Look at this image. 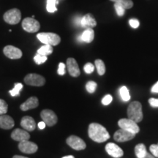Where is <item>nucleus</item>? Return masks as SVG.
Returning <instances> with one entry per match:
<instances>
[{
  "instance_id": "34",
  "label": "nucleus",
  "mask_w": 158,
  "mask_h": 158,
  "mask_svg": "<svg viewBox=\"0 0 158 158\" xmlns=\"http://www.w3.org/2000/svg\"><path fill=\"white\" fill-rule=\"evenodd\" d=\"M149 150L154 157L158 158V144H152L150 146Z\"/></svg>"
},
{
  "instance_id": "32",
  "label": "nucleus",
  "mask_w": 158,
  "mask_h": 158,
  "mask_svg": "<svg viewBox=\"0 0 158 158\" xmlns=\"http://www.w3.org/2000/svg\"><path fill=\"white\" fill-rule=\"evenodd\" d=\"M84 72L86 73L91 74V73H92L94 72V66L92 64V63L88 62V63H86V64L84 65Z\"/></svg>"
},
{
  "instance_id": "16",
  "label": "nucleus",
  "mask_w": 158,
  "mask_h": 158,
  "mask_svg": "<svg viewBox=\"0 0 158 158\" xmlns=\"http://www.w3.org/2000/svg\"><path fill=\"white\" fill-rule=\"evenodd\" d=\"M11 138L16 141H23L29 140L30 138V135L28 132L21 129H15L11 133Z\"/></svg>"
},
{
  "instance_id": "5",
  "label": "nucleus",
  "mask_w": 158,
  "mask_h": 158,
  "mask_svg": "<svg viewBox=\"0 0 158 158\" xmlns=\"http://www.w3.org/2000/svg\"><path fill=\"white\" fill-rule=\"evenodd\" d=\"M118 124L121 129H124L133 133H138L140 131V128L137 123L130 118H121L118 120Z\"/></svg>"
},
{
  "instance_id": "13",
  "label": "nucleus",
  "mask_w": 158,
  "mask_h": 158,
  "mask_svg": "<svg viewBox=\"0 0 158 158\" xmlns=\"http://www.w3.org/2000/svg\"><path fill=\"white\" fill-rule=\"evenodd\" d=\"M4 54L11 59H18L22 56V51L13 45H7L3 49Z\"/></svg>"
},
{
  "instance_id": "26",
  "label": "nucleus",
  "mask_w": 158,
  "mask_h": 158,
  "mask_svg": "<svg viewBox=\"0 0 158 158\" xmlns=\"http://www.w3.org/2000/svg\"><path fill=\"white\" fill-rule=\"evenodd\" d=\"M59 4V1L57 0H47L46 9L48 13H54L57 10L56 5Z\"/></svg>"
},
{
  "instance_id": "10",
  "label": "nucleus",
  "mask_w": 158,
  "mask_h": 158,
  "mask_svg": "<svg viewBox=\"0 0 158 158\" xmlns=\"http://www.w3.org/2000/svg\"><path fill=\"white\" fill-rule=\"evenodd\" d=\"M135 134L124 129L118 130L114 133V139L117 142H125L130 141L135 138Z\"/></svg>"
},
{
  "instance_id": "41",
  "label": "nucleus",
  "mask_w": 158,
  "mask_h": 158,
  "mask_svg": "<svg viewBox=\"0 0 158 158\" xmlns=\"http://www.w3.org/2000/svg\"><path fill=\"white\" fill-rule=\"evenodd\" d=\"M143 158H156V157H154V156L152 155H151V154H149L147 152V154L146 155V156Z\"/></svg>"
},
{
  "instance_id": "33",
  "label": "nucleus",
  "mask_w": 158,
  "mask_h": 158,
  "mask_svg": "<svg viewBox=\"0 0 158 158\" xmlns=\"http://www.w3.org/2000/svg\"><path fill=\"white\" fill-rule=\"evenodd\" d=\"M112 100H113L112 96L110 95V94H106V95L102 99V105H104V106H108V105H109L110 102H112Z\"/></svg>"
},
{
  "instance_id": "1",
  "label": "nucleus",
  "mask_w": 158,
  "mask_h": 158,
  "mask_svg": "<svg viewBox=\"0 0 158 158\" xmlns=\"http://www.w3.org/2000/svg\"><path fill=\"white\" fill-rule=\"evenodd\" d=\"M89 136L97 143H103L110 138V135L103 126L98 123H92L89 126Z\"/></svg>"
},
{
  "instance_id": "29",
  "label": "nucleus",
  "mask_w": 158,
  "mask_h": 158,
  "mask_svg": "<svg viewBox=\"0 0 158 158\" xmlns=\"http://www.w3.org/2000/svg\"><path fill=\"white\" fill-rule=\"evenodd\" d=\"M47 56H43V55L37 54L34 57V61L37 64H41L47 61Z\"/></svg>"
},
{
  "instance_id": "14",
  "label": "nucleus",
  "mask_w": 158,
  "mask_h": 158,
  "mask_svg": "<svg viewBox=\"0 0 158 158\" xmlns=\"http://www.w3.org/2000/svg\"><path fill=\"white\" fill-rule=\"evenodd\" d=\"M67 68L71 76L78 77L80 76V69L76 60L73 58H68L67 59Z\"/></svg>"
},
{
  "instance_id": "42",
  "label": "nucleus",
  "mask_w": 158,
  "mask_h": 158,
  "mask_svg": "<svg viewBox=\"0 0 158 158\" xmlns=\"http://www.w3.org/2000/svg\"><path fill=\"white\" fill-rule=\"evenodd\" d=\"M13 158H28V157H23V156H20V155H15Z\"/></svg>"
},
{
  "instance_id": "11",
  "label": "nucleus",
  "mask_w": 158,
  "mask_h": 158,
  "mask_svg": "<svg viewBox=\"0 0 158 158\" xmlns=\"http://www.w3.org/2000/svg\"><path fill=\"white\" fill-rule=\"evenodd\" d=\"M19 148L20 151L26 154L35 153L37 151V149H38L37 144L33 143V142L29 141V140L20 141L19 144Z\"/></svg>"
},
{
  "instance_id": "20",
  "label": "nucleus",
  "mask_w": 158,
  "mask_h": 158,
  "mask_svg": "<svg viewBox=\"0 0 158 158\" xmlns=\"http://www.w3.org/2000/svg\"><path fill=\"white\" fill-rule=\"evenodd\" d=\"M39 105L38 99L36 97H31L20 106V108L23 111L37 108Z\"/></svg>"
},
{
  "instance_id": "9",
  "label": "nucleus",
  "mask_w": 158,
  "mask_h": 158,
  "mask_svg": "<svg viewBox=\"0 0 158 158\" xmlns=\"http://www.w3.org/2000/svg\"><path fill=\"white\" fill-rule=\"evenodd\" d=\"M67 143L71 148L75 150H84L86 149V145L84 141V140H82L81 138L78 137L76 135H70L67 138L66 140Z\"/></svg>"
},
{
  "instance_id": "2",
  "label": "nucleus",
  "mask_w": 158,
  "mask_h": 158,
  "mask_svg": "<svg viewBox=\"0 0 158 158\" xmlns=\"http://www.w3.org/2000/svg\"><path fill=\"white\" fill-rule=\"evenodd\" d=\"M127 116L136 123L141 122L143 119L142 105L138 101L132 102L127 108Z\"/></svg>"
},
{
  "instance_id": "30",
  "label": "nucleus",
  "mask_w": 158,
  "mask_h": 158,
  "mask_svg": "<svg viewBox=\"0 0 158 158\" xmlns=\"http://www.w3.org/2000/svg\"><path fill=\"white\" fill-rule=\"evenodd\" d=\"M8 109V106H7V102L4 100L0 99V115L5 114L7 112Z\"/></svg>"
},
{
  "instance_id": "17",
  "label": "nucleus",
  "mask_w": 158,
  "mask_h": 158,
  "mask_svg": "<svg viewBox=\"0 0 158 158\" xmlns=\"http://www.w3.org/2000/svg\"><path fill=\"white\" fill-rule=\"evenodd\" d=\"M14 125L15 122L13 118L6 114L0 115V128L9 130L14 127Z\"/></svg>"
},
{
  "instance_id": "43",
  "label": "nucleus",
  "mask_w": 158,
  "mask_h": 158,
  "mask_svg": "<svg viewBox=\"0 0 158 158\" xmlns=\"http://www.w3.org/2000/svg\"><path fill=\"white\" fill-rule=\"evenodd\" d=\"M62 158H75L73 155H68V156H65V157H63Z\"/></svg>"
},
{
  "instance_id": "25",
  "label": "nucleus",
  "mask_w": 158,
  "mask_h": 158,
  "mask_svg": "<svg viewBox=\"0 0 158 158\" xmlns=\"http://www.w3.org/2000/svg\"><path fill=\"white\" fill-rule=\"evenodd\" d=\"M111 2H114L118 5H122L124 9H130L133 7V2L132 0H110Z\"/></svg>"
},
{
  "instance_id": "35",
  "label": "nucleus",
  "mask_w": 158,
  "mask_h": 158,
  "mask_svg": "<svg viewBox=\"0 0 158 158\" xmlns=\"http://www.w3.org/2000/svg\"><path fill=\"white\" fill-rule=\"evenodd\" d=\"M65 68H66V66H65V64L64 63L62 62H60L59 64V68H58V71H57V73H58V74L59 76H64L65 74Z\"/></svg>"
},
{
  "instance_id": "19",
  "label": "nucleus",
  "mask_w": 158,
  "mask_h": 158,
  "mask_svg": "<svg viewBox=\"0 0 158 158\" xmlns=\"http://www.w3.org/2000/svg\"><path fill=\"white\" fill-rule=\"evenodd\" d=\"M94 38V31L92 28L86 29L83 33L78 37V40L80 42L90 43Z\"/></svg>"
},
{
  "instance_id": "18",
  "label": "nucleus",
  "mask_w": 158,
  "mask_h": 158,
  "mask_svg": "<svg viewBox=\"0 0 158 158\" xmlns=\"http://www.w3.org/2000/svg\"><path fill=\"white\" fill-rule=\"evenodd\" d=\"M21 126L23 129L28 131H33L35 130L36 127V123H35V119L32 117L29 116H23L21 121Z\"/></svg>"
},
{
  "instance_id": "21",
  "label": "nucleus",
  "mask_w": 158,
  "mask_h": 158,
  "mask_svg": "<svg viewBox=\"0 0 158 158\" xmlns=\"http://www.w3.org/2000/svg\"><path fill=\"white\" fill-rule=\"evenodd\" d=\"M135 154L137 158H143L147 154V148L143 143H138L135 147Z\"/></svg>"
},
{
  "instance_id": "27",
  "label": "nucleus",
  "mask_w": 158,
  "mask_h": 158,
  "mask_svg": "<svg viewBox=\"0 0 158 158\" xmlns=\"http://www.w3.org/2000/svg\"><path fill=\"white\" fill-rule=\"evenodd\" d=\"M23 87V84L21 83H15L14 88L12 90L9 91V93L10 94L11 96L15 97V96H19L20 94V92L22 89Z\"/></svg>"
},
{
  "instance_id": "12",
  "label": "nucleus",
  "mask_w": 158,
  "mask_h": 158,
  "mask_svg": "<svg viewBox=\"0 0 158 158\" xmlns=\"http://www.w3.org/2000/svg\"><path fill=\"white\" fill-rule=\"evenodd\" d=\"M106 151L114 158H120L124 155V152L121 148L114 143H108L106 146Z\"/></svg>"
},
{
  "instance_id": "37",
  "label": "nucleus",
  "mask_w": 158,
  "mask_h": 158,
  "mask_svg": "<svg viewBox=\"0 0 158 158\" xmlns=\"http://www.w3.org/2000/svg\"><path fill=\"white\" fill-rule=\"evenodd\" d=\"M149 103L152 107L158 108V99L150 98L149 100Z\"/></svg>"
},
{
  "instance_id": "4",
  "label": "nucleus",
  "mask_w": 158,
  "mask_h": 158,
  "mask_svg": "<svg viewBox=\"0 0 158 158\" xmlns=\"http://www.w3.org/2000/svg\"><path fill=\"white\" fill-rule=\"evenodd\" d=\"M4 21L9 24L15 25L20 22L21 19V11L17 8L9 10L4 14Z\"/></svg>"
},
{
  "instance_id": "22",
  "label": "nucleus",
  "mask_w": 158,
  "mask_h": 158,
  "mask_svg": "<svg viewBox=\"0 0 158 158\" xmlns=\"http://www.w3.org/2000/svg\"><path fill=\"white\" fill-rule=\"evenodd\" d=\"M53 47L52 45H45L43 46L40 47L38 50H37V53L39 54L43 55V56H48V55L51 54L53 53Z\"/></svg>"
},
{
  "instance_id": "24",
  "label": "nucleus",
  "mask_w": 158,
  "mask_h": 158,
  "mask_svg": "<svg viewBox=\"0 0 158 158\" xmlns=\"http://www.w3.org/2000/svg\"><path fill=\"white\" fill-rule=\"evenodd\" d=\"M119 94H120V97H121L122 100H124V102H127L130 100V92L126 86H123L120 88Z\"/></svg>"
},
{
  "instance_id": "7",
  "label": "nucleus",
  "mask_w": 158,
  "mask_h": 158,
  "mask_svg": "<svg viewBox=\"0 0 158 158\" xmlns=\"http://www.w3.org/2000/svg\"><path fill=\"white\" fill-rule=\"evenodd\" d=\"M24 82L27 85L34 86H42L45 84V79L43 76L36 73H30L26 76Z\"/></svg>"
},
{
  "instance_id": "36",
  "label": "nucleus",
  "mask_w": 158,
  "mask_h": 158,
  "mask_svg": "<svg viewBox=\"0 0 158 158\" xmlns=\"http://www.w3.org/2000/svg\"><path fill=\"white\" fill-rule=\"evenodd\" d=\"M129 23H130V27H133V28H134V29L138 28L140 25L139 21H138L137 19H130L129 21Z\"/></svg>"
},
{
  "instance_id": "40",
  "label": "nucleus",
  "mask_w": 158,
  "mask_h": 158,
  "mask_svg": "<svg viewBox=\"0 0 158 158\" xmlns=\"http://www.w3.org/2000/svg\"><path fill=\"white\" fill-rule=\"evenodd\" d=\"M81 17H79V18H77V19H76V24L77 26L80 25L81 26Z\"/></svg>"
},
{
  "instance_id": "23",
  "label": "nucleus",
  "mask_w": 158,
  "mask_h": 158,
  "mask_svg": "<svg viewBox=\"0 0 158 158\" xmlns=\"http://www.w3.org/2000/svg\"><path fill=\"white\" fill-rule=\"evenodd\" d=\"M94 64H95L98 74L100 76L104 75L105 73H106V66H105V64L102 62V60H101V59H97L95 62H94Z\"/></svg>"
},
{
  "instance_id": "15",
  "label": "nucleus",
  "mask_w": 158,
  "mask_h": 158,
  "mask_svg": "<svg viewBox=\"0 0 158 158\" xmlns=\"http://www.w3.org/2000/svg\"><path fill=\"white\" fill-rule=\"evenodd\" d=\"M97 26V21L94 17L90 13L85 15L82 17L81 21V27L84 29L94 28Z\"/></svg>"
},
{
  "instance_id": "38",
  "label": "nucleus",
  "mask_w": 158,
  "mask_h": 158,
  "mask_svg": "<svg viewBox=\"0 0 158 158\" xmlns=\"http://www.w3.org/2000/svg\"><path fill=\"white\" fill-rule=\"evenodd\" d=\"M151 91L153 93H158V81L152 87Z\"/></svg>"
},
{
  "instance_id": "39",
  "label": "nucleus",
  "mask_w": 158,
  "mask_h": 158,
  "mask_svg": "<svg viewBox=\"0 0 158 158\" xmlns=\"http://www.w3.org/2000/svg\"><path fill=\"white\" fill-rule=\"evenodd\" d=\"M37 125H38L39 129L43 130L45 127V126H46V124H45L44 122H40L39 123H38V124H37Z\"/></svg>"
},
{
  "instance_id": "6",
  "label": "nucleus",
  "mask_w": 158,
  "mask_h": 158,
  "mask_svg": "<svg viewBox=\"0 0 158 158\" xmlns=\"http://www.w3.org/2000/svg\"><path fill=\"white\" fill-rule=\"evenodd\" d=\"M22 28L29 33H35L40 28V24L33 18H26L23 20Z\"/></svg>"
},
{
  "instance_id": "28",
  "label": "nucleus",
  "mask_w": 158,
  "mask_h": 158,
  "mask_svg": "<svg viewBox=\"0 0 158 158\" xmlns=\"http://www.w3.org/2000/svg\"><path fill=\"white\" fill-rule=\"evenodd\" d=\"M97 86H98V84H97L96 82L92 81H90L87 82V84H86V91L89 92V93L92 94L95 92Z\"/></svg>"
},
{
  "instance_id": "3",
  "label": "nucleus",
  "mask_w": 158,
  "mask_h": 158,
  "mask_svg": "<svg viewBox=\"0 0 158 158\" xmlns=\"http://www.w3.org/2000/svg\"><path fill=\"white\" fill-rule=\"evenodd\" d=\"M37 39L45 45H50L52 46L59 45L61 38L58 35L52 32H41L37 35Z\"/></svg>"
},
{
  "instance_id": "8",
  "label": "nucleus",
  "mask_w": 158,
  "mask_h": 158,
  "mask_svg": "<svg viewBox=\"0 0 158 158\" xmlns=\"http://www.w3.org/2000/svg\"><path fill=\"white\" fill-rule=\"evenodd\" d=\"M40 116L43 118V122L48 127H52V126L55 125L58 121V118H57L56 114L53 110L49 109L42 110V112L40 113Z\"/></svg>"
},
{
  "instance_id": "31",
  "label": "nucleus",
  "mask_w": 158,
  "mask_h": 158,
  "mask_svg": "<svg viewBox=\"0 0 158 158\" xmlns=\"http://www.w3.org/2000/svg\"><path fill=\"white\" fill-rule=\"evenodd\" d=\"M114 8L116 10V14H117L118 16H123L124 15V13H125V9L122 7V5H118L117 3H114Z\"/></svg>"
}]
</instances>
